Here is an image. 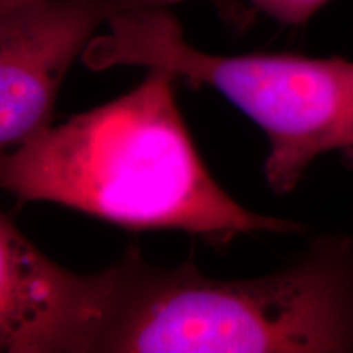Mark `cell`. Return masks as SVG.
<instances>
[{
  "mask_svg": "<svg viewBox=\"0 0 353 353\" xmlns=\"http://www.w3.org/2000/svg\"><path fill=\"white\" fill-rule=\"evenodd\" d=\"M350 161H352V162H353V157H352V159H350Z\"/></svg>",
  "mask_w": 353,
  "mask_h": 353,
  "instance_id": "obj_8",
  "label": "cell"
},
{
  "mask_svg": "<svg viewBox=\"0 0 353 353\" xmlns=\"http://www.w3.org/2000/svg\"><path fill=\"white\" fill-rule=\"evenodd\" d=\"M255 15H265L286 26L307 23L330 0H245Z\"/></svg>",
  "mask_w": 353,
  "mask_h": 353,
  "instance_id": "obj_6",
  "label": "cell"
},
{
  "mask_svg": "<svg viewBox=\"0 0 353 353\" xmlns=\"http://www.w3.org/2000/svg\"><path fill=\"white\" fill-rule=\"evenodd\" d=\"M185 0H32L0 8V154L51 126L70 65L118 13Z\"/></svg>",
  "mask_w": 353,
  "mask_h": 353,
  "instance_id": "obj_4",
  "label": "cell"
},
{
  "mask_svg": "<svg viewBox=\"0 0 353 353\" xmlns=\"http://www.w3.org/2000/svg\"><path fill=\"white\" fill-rule=\"evenodd\" d=\"M353 352V242L316 241L306 257L249 280H219L192 260L156 267L131 250L77 273L44 353Z\"/></svg>",
  "mask_w": 353,
  "mask_h": 353,
  "instance_id": "obj_1",
  "label": "cell"
},
{
  "mask_svg": "<svg viewBox=\"0 0 353 353\" xmlns=\"http://www.w3.org/2000/svg\"><path fill=\"white\" fill-rule=\"evenodd\" d=\"M130 94L0 154V190L132 231H183L224 245L242 234L301 232L254 213L213 179L175 100L179 77L148 69Z\"/></svg>",
  "mask_w": 353,
  "mask_h": 353,
  "instance_id": "obj_2",
  "label": "cell"
},
{
  "mask_svg": "<svg viewBox=\"0 0 353 353\" xmlns=\"http://www.w3.org/2000/svg\"><path fill=\"white\" fill-rule=\"evenodd\" d=\"M32 2V0H0V8H6L17 3ZM210 2L218 13L221 20L226 23L229 28L236 32H245L250 25L254 23L255 13L252 8L247 6L245 0H206Z\"/></svg>",
  "mask_w": 353,
  "mask_h": 353,
  "instance_id": "obj_7",
  "label": "cell"
},
{
  "mask_svg": "<svg viewBox=\"0 0 353 353\" xmlns=\"http://www.w3.org/2000/svg\"><path fill=\"white\" fill-rule=\"evenodd\" d=\"M74 276L0 211V352L38 353L68 301Z\"/></svg>",
  "mask_w": 353,
  "mask_h": 353,
  "instance_id": "obj_5",
  "label": "cell"
},
{
  "mask_svg": "<svg viewBox=\"0 0 353 353\" xmlns=\"http://www.w3.org/2000/svg\"><path fill=\"white\" fill-rule=\"evenodd\" d=\"M82 54L87 68H161L214 88L268 141L263 174L275 193L296 188L322 154L353 157V63L290 52L223 56L196 50L169 7L118 13Z\"/></svg>",
  "mask_w": 353,
  "mask_h": 353,
  "instance_id": "obj_3",
  "label": "cell"
}]
</instances>
